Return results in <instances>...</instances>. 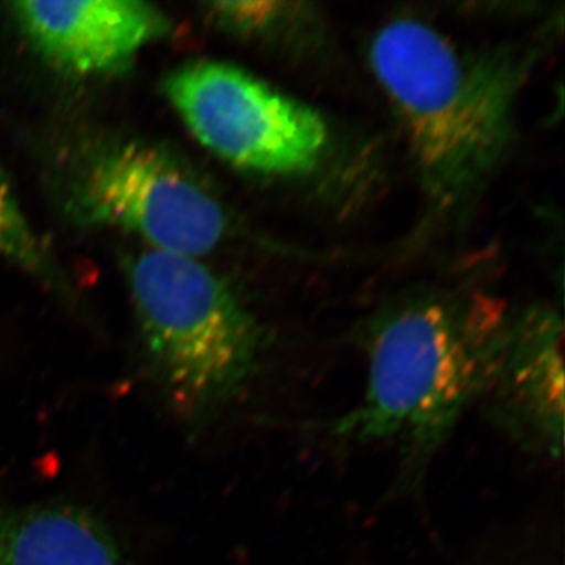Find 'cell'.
I'll list each match as a JSON object with an SVG mask.
<instances>
[{"label": "cell", "mask_w": 565, "mask_h": 565, "mask_svg": "<svg viewBox=\"0 0 565 565\" xmlns=\"http://www.w3.org/2000/svg\"><path fill=\"white\" fill-rule=\"evenodd\" d=\"M512 318L486 292L430 297L386 316L370 338L362 401L334 419L333 437L393 446L405 467H423L492 388Z\"/></svg>", "instance_id": "1"}, {"label": "cell", "mask_w": 565, "mask_h": 565, "mask_svg": "<svg viewBox=\"0 0 565 565\" xmlns=\"http://www.w3.org/2000/svg\"><path fill=\"white\" fill-rule=\"evenodd\" d=\"M370 62L438 210H456L489 180L514 140L527 58L465 50L426 22L401 18L371 43Z\"/></svg>", "instance_id": "2"}, {"label": "cell", "mask_w": 565, "mask_h": 565, "mask_svg": "<svg viewBox=\"0 0 565 565\" xmlns=\"http://www.w3.org/2000/svg\"><path fill=\"white\" fill-rule=\"evenodd\" d=\"M141 338L174 414L202 423L244 392L263 327L200 258L147 248L128 263Z\"/></svg>", "instance_id": "3"}, {"label": "cell", "mask_w": 565, "mask_h": 565, "mask_svg": "<svg viewBox=\"0 0 565 565\" xmlns=\"http://www.w3.org/2000/svg\"><path fill=\"white\" fill-rule=\"evenodd\" d=\"M163 92L206 150L245 172H313L330 131L318 110L225 62L196 61L167 76Z\"/></svg>", "instance_id": "4"}, {"label": "cell", "mask_w": 565, "mask_h": 565, "mask_svg": "<svg viewBox=\"0 0 565 565\" xmlns=\"http://www.w3.org/2000/svg\"><path fill=\"white\" fill-rule=\"evenodd\" d=\"M73 202L85 221L136 234L151 250L200 258L228 232L221 200L172 154L141 141L93 152Z\"/></svg>", "instance_id": "5"}, {"label": "cell", "mask_w": 565, "mask_h": 565, "mask_svg": "<svg viewBox=\"0 0 565 565\" xmlns=\"http://www.w3.org/2000/svg\"><path fill=\"white\" fill-rule=\"evenodd\" d=\"M10 11L41 57L74 76L117 73L172 28L161 10L137 0L14 2Z\"/></svg>", "instance_id": "6"}, {"label": "cell", "mask_w": 565, "mask_h": 565, "mask_svg": "<svg viewBox=\"0 0 565 565\" xmlns=\"http://www.w3.org/2000/svg\"><path fill=\"white\" fill-rule=\"evenodd\" d=\"M563 321L550 308L512 318L500 371L487 394L515 440L559 457L564 440Z\"/></svg>", "instance_id": "7"}, {"label": "cell", "mask_w": 565, "mask_h": 565, "mask_svg": "<svg viewBox=\"0 0 565 565\" xmlns=\"http://www.w3.org/2000/svg\"><path fill=\"white\" fill-rule=\"evenodd\" d=\"M0 565H132L109 526L66 503L2 505Z\"/></svg>", "instance_id": "8"}, {"label": "cell", "mask_w": 565, "mask_h": 565, "mask_svg": "<svg viewBox=\"0 0 565 565\" xmlns=\"http://www.w3.org/2000/svg\"><path fill=\"white\" fill-rule=\"evenodd\" d=\"M206 14L223 31L277 44H294L315 31L316 14L303 2H210Z\"/></svg>", "instance_id": "9"}, {"label": "cell", "mask_w": 565, "mask_h": 565, "mask_svg": "<svg viewBox=\"0 0 565 565\" xmlns=\"http://www.w3.org/2000/svg\"><path fill=\"white\" fill-rule=\"evenodd\" d=\"M0 256L41 280L57 282V267L25 218L9 182L0 174Z\"/></svg>", "instance_id": "10"}]
</instances>
